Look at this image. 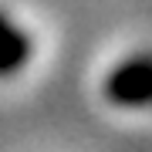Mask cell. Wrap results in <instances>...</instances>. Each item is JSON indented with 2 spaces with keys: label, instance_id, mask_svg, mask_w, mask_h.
Wrapping results in <instances>:
<instances>
[{
  "label": "cell",
  "instance_id": "1",
  "mask_svg": "<svg viewBox=\"0 0 152 152\" xmlns=\"http://www.w3.org/2000/svg\"><path fill=\"white\" fill-rule=\"evenodd\" d=\"M108 98L125 108H142L149 102V61L145 54H135L122 61L108 78Z\"/></svg>",
  "mask_w": 152,
  "mask_h": 152
},
{
  "label": "cell",
  "instance_id": "2",
  "mask_svg": "<svg viewBox=\"0 0 152 152\" xmlns=\"http://www.w3.org/2000/svg\"><path fill=\"white\" fill-rule=\"evenodd\" d=\"M27 58H31V37L17 20L0 14V78L20 71L27 64Z\"/></svg>",
  "mask_w": 152,
  "mask_h": 152
}]
</instances>
